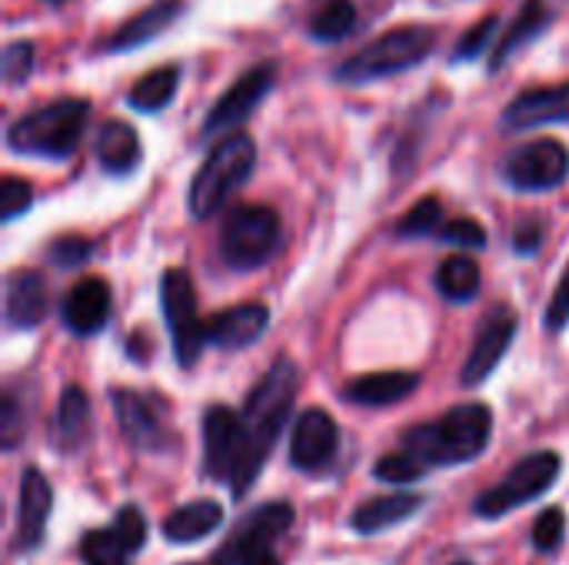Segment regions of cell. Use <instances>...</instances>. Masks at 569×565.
Returning <instances> with one entry per match:
<instances>
[{
  "label": "cell",
  "mask_w": 569,
  "mask_h": 565,
  "mask_svg": "<svg viewBox=\"0 0 569 565\" xmlns=\"http://www.w3.org/2000/svg\"><path fill=\"white\" fill-rule=\"evenodd\" d=\"M297 363L280 356L263 380L250 390L243 413H240V426H243V450L230 480V493L240 503L260 480L280 433L287 430V420L293 413V400H297Z\"/></svg>",
  "instance_id": "cell-1"
},
{
  "label": "cell",
  "mask_w": 569,
  "mask_h": 565,
  "mask_svg": "<svg viewBox=\"0 0 569 565\" xmlns=\"http://www.w3.org/2000/svg\"><path fill=\"white\" fill-rule=\"evenodd\" d=\"M493 436V410L487 403H463L443 413L437 423H420L403 433V446L427 470L437 466H463L483 456Z\"/></svg>",
  "instance_id": "cell-2"
},
{
  "label": "cell",
  "mask_w": 569,
  "mask_h": 565,
  "mask_svg": "<svg viewBox=\"0 0 569 565\" xmlns=\"http://www.w3.org/2000/svg\"><path fill=\"white\" fill-rule=\"evenodd\" d=\"M90 103L80 97H63L33 113H23L7 130V147L20 157L40 160H67L77 153L83 130H87Z\"/></svg>",
  "instance_id": "cell-3"
},
{
  "label": "cell",
  "mask_w": 569,
  "mask_h": 565,
  "mask_svg": "<svg viewBox=\"0 0 569 565\" xmlns=\"http://www.w3.org/2000/svg\"><path fill=\"white\" fill-rule=\"evenodd\" d=\"M253 163H257V143L247 133L223 137L190 180V190H187L190 216L193 220L217 216L227 206V200L250 180Z\"/></svg>",
  "instance_id": "cell-4"
},
{
  "label": "cell",
  "mask_w": 569,
  "mask_h": 565,
  "mask_svg": "<svg viewBox=\"0 0 569 565\" xmlns=\"http://www.w3.org/2000/svg\"><path fill=\"white\" fill-rule=\"evenodd\" d=\"M437 47V30L433 27H393L383 37H377L373 43H367L363 50H357L347 63L337 67V83H350V87H363L403 70H413L417 63H423Z\"/></svg>",
  "instance_id": "cell-5"
},
{
  "label": "cell",
  "mask_w": 569,
  "mask_h": 565,
  "mask_svg": "<svg viewBox=\"0 0 569 565\" xmlns=\"http://www.w3.org/2000/svg\"><path fill=\"white\" fill-rule=\"evenodd\" d=\"M280 246V216L263 203H240L220 230V256L230 270L250 273L273 260Z\"/></svg>",
  "instance_id": "cell-6"
},
{
  "label": "cell",
  "mask_w": 569,
  "mask_h": 565,
  "mask_svg": "<svg viewBox=\"0 0 569 565\" xmlns=\"http://www.w3.org/2000/svg\"><path fill=\"white\" fill-rule=\"evenodd\" d=\"M563 473V460L560 453L553 450H540V453H530L523 456L497 486H490L487 493L477 496L473 503V513L480 519H500L507 513H517L523 509L527 503L540 500L543 493L553 490V483L560 480Z\"/></svg>",
  "instance_id": "cell-7"
},
{
  "label": "cell",
  "mask_w": 569,
  "mask_h": 565,
  "mask_svg": "<svg viewBox=\"0 0 569 565\" xmlns=\"http://www.w3.org/2000/svg\"><path fill=\"white\" fill-rule=\"evenodd\" d=\"M160 306L163 320L173 340V356L180 370H193L203 346H207V320H200L197 310V290L187 270L170 266L160 280Z\"/></svg>",
  "instance_id": "cell-8"
},
{
  "label": "cell",
  "mask_w": 569,
  "mask_h": 565,
  "mask_svg": "<svg viewBox=\"0 0 569 565\" xmlns=\"http://www.w3.org/2000/svg\"><path fill=\"white\" fill-rule=\"evenodd\" d=\"M503 176L520 193H547L563 186L569 176V150L560 140H533L510 153Z\"/></svg>",
  "instance_id": "cell-9"
},
{
  "label": "cell",
  "mask_w": 569,
  "mask_h": 565,
  "mask_svg": "<svg viewBox=\"0 0 569 565\" xmlns=\"http://www.w3.org/2000/svg\"><path fill=\"white\" fill-rule=\"evenodd\" d=\"M293 526V506L290 503H267L253 509L213 553V565H243L250 556L267 553L287 529Z\"/></svg>",
  "instance_id": "cell-10"
},
{
  "label": "cell",
  "mask_w": 569,
  "mask_h": 565,
  "mask_svg": "<svg viewBox=\"0 0 569 565\" xmlns=\"http://www.w3.org/2000/svg\"><path fill=\"white\" fill-rule=\"evenodd\" d=\"M273 80H277L273 63H260V67H250L247 73H240L220 93V100L210 107V113L203 120V137H217V133H227V130L240 127L257 110V103L273 90Z\"/></svg>",
  "instance_id": "cell-11"
},
{
  "label": "cell",
  "mask_w": 569,
  "mask_h": 565,
  "mask_svg": "<svg viewBox=\"0 0 569 565\" xmlns=\"http://www.w3.org/2000/svg\"><path fill=\"white\" fill-rule=\"evenodd\" d=\"M517 310L513 306H493L473 340V350L463 363V373H460V383L467 390L487 383L493 376V370L500 366V360L507 356V350L513 346L517 340Z\"/></svg>",
  "instance_id": "cell-12"
},
{
  "label": "cell",
  "mask_w": 569,
  "mask_h": 565,
  "mask_svg": "<svg viewBox=\"0 0 569 565\" xmlns=\"http://www.w3.org/2000/svg\"><path fill=\"white\" fill-rule=\"evenodd\" d=\"M243 450V426L230 406H210L203 413V473L217 483H230Z\"/></svg>",
  "instance_id": "cell-13"
},
{
  "label": "cell",
  "mask_w": 569,
  "mask_h": 565,
  "mask_svg": "<svg viewBox=\"0 0 569 565\" xmlns=\"http://www.w3.org/2000/svg\"><path fill=\"white\" fill-rule=\"evenodd\" d=\"M340 450V430L330 413L323 410H307L293 423V440H290V463L300 473H320L333 463Z\"/></svg>",
  "instance_id": "cell-14"
},
{
  "label": "cell",
  "mask_w": 569,
  "mask_h": 565,
  "mask_svg": "<svg viewBox=\"0 0 569 565\" xmlns=\"http://www.w3.org/2000/svg\"><path fill=\"white\" fill-rule=\"evenodd\" d=\"M53 506V490L47 483V476L33 466L23 470L20 476V503H17V536L13 546L20 553H33L43 543L47 533V516Z\"/></svg>",
  "instance_id": "cell-15"
},
{
  "label": "cell",
  "mask_w": 569,
  "mask_h": 565,
  "mask_svg": "<svg viewBox=\"0 0 569 565\" xmlns=\"http://www.w3.org/2000/svg\"><path fill=\"white\" fill-rule=\"evenodd\" d=\"M267 326H270V310L263 303H240L207 320V343L227 353L247 350L267 333Z\"/></svg>",
  "instance_id": "cell-16"
},
{
  "label": "cell",
  "mask_w": 569,
  "mask_h": 565,
  "mask_svg": "<svg viewBox=\"0 0 569 565\" xmlns=\"http://www.w3.org/2000/svg\"><path fill=\"white\" fill-rule=\"evenodd\" d=\"M110 403H113V416H117V426L123 433V440L140 450V453H157L167 440L153 406L147 403V396L133 393V390H110Z\"/></svg>",
  "instance_id": "cell-17"
},
{
  "label": "cell",
  "mask_w": 569,
  "mask_h": 565,
  "mask_svg": "<svg viewBox=\"0 0 569 565\" xmlns=\"http://www.w3.org/2000/svg\"><path fill=\"white\" fill-rule=\"evenodd\" d=\"M543 123H569V83L523 90L503 110V127L510 130H533Z\"/></svg>",
  "instance_id": "cell-18"
},
{
  "label": "cell",
  "mask_w": 569,
  "mask_h": 565,
  "mask_svg": "<svg viewBox=\"0 0 569 565\" xmlns=\"http://www.w3.org/2000/svg\"><path fill=\"white\" fill-rule=\"evenodd\" d=\"M63 326L77 336H93L110 320V286L100 276H83L60 306Z\"/></svg>",
  "instance_id": "cell-19"
},
{
  "label": "cell",
  "mask_w": 569,
  "mask_h": 565,
  "mask_svg": "<svg viewBox=\"0 0 569 565\" xmlns=\"http://www.w3.org/2000/svg\"><path fill=\"white\" fill-rule=\"evenodd\" d=\"M7 323L13 330H33L47 316V280L40 270H13L7 276Z\"/></svg>",
  "instance_id": "cell-20"
},
{
  "label": "cell",
  "mask_w": 569,
  "mask_h": 565,
  "mask_svg": "<svg viewBox=\"0 0 569 565\" xmlns=\"http://www.w3.org/2000/svg\"><path fill=\"white\" fill-rule=\"evenodd\" d=\"M417 390H420L417 373H370V376L350 380L343 386V400L363 410H383V406L403 403Z\"/></svg>",
  "instance_id": "cell-21"
},
{
  "label": "cell",
  "mask_w": 569,
  "mask_h": 565,
  "mask_svg": "<svg viewBox=\"0 0 569 565\" xmlns=\"http://www.w3.org/2000/svg\"><path fill=\"white\" fill-rule=\"evenodd\" d=\"M423 496L420 493H393V496H377V500H367L363 506L353 509L350 516V526L360 533V536H373V533H387L400 523H407L410 516H417L423 509Z\"/></svg>",
  "instance_id": "cell-22"
},
{
  "label": "cell",
  "mask_w": 569,
  "mask_h": 565,
  "mask_svg": "<svg viewBox=\"0 0 569 565\" xmlns=\"http://www.w3.org/2000/svg\"><path fill=\"white\" fill-rule=\"evenodd\" d=\"M553 20V10L547 7V0H527L520 7V13L510 20V27L503 30L500 43L493 47V57H490V70L497 73L503 63H510L527 43H533Z\"/></svg>",
  "instance_id": "cell-23"
},
{
  "label": "cell",
  "mask_w": 569,
  "mask_h": 565,
  "mask_svg": "<svg viewBox=\"0 0 569 565\" xmlns=\"http://www.w3.org/2000/svg\"><path fill=\"white\" fill-rule=\"evenodd\" d=\"M220 526H223V506L213 500H197V503L173 509L163 519V539L177 543V546H190V543L213 536Z\"/></svg>",
  "instance_id": "cell-24"
},
{
  "label": "cell",
  "mask_w": 569,
  "mask_h": 565,
  "mask_svg": "<svg viewBox=\"0 0 569 565\" xmlns=\"http://www.w3.org/2000/svg\"><path fill=\"white\" fill-rule=\"evenodd\" d=\"M180 13H183V3H177V0H160V3H153V7H147L143 13H137L133 20H127V23L103 43V50H107V53H120V50L143 47V43H150L153 37H160L170 23H177Z\"/></svg>",
  "instance_id": "cell-25"
},
{
  "label": "cell",
  "mask_w": 569,
  "mask_h": 565,
  "mask_svg": "<svg viewBox=\"0 0 569 565\" xmlns=\"http://www.w3.org/2000/svg\"><path fill=\"white\" fill-rule=\"evenodd\" d=\"M97 160L110 176H127L140 163V137L123 120H107L97 137Z\"/></svg>",
  "instance_id": "cell-26"
},
{
  "label": "cell",
  "mask_w": 569,
  "mask_h": 565,
  "mask_svg": "<svg viewBox=\"0 0 569 565\" xmlns=\"http://www.w3.org/2000/svg\"><path fill=\"white\" fill-rule=\"evenodd\" d=\"M87 430H90V400L80 386H67L60 393V403H57V416H53V436H57V446L73 453L83 446L87 440Z\"/></svg>",
  "instance_id": "cell-27"
},
{
  "label": "cell",
  "mask_w": 569,
  "mask_h": 565,
  "mask_svg": "<svg viewBox=\"0 0 569 565\" xmlns=\"http://www.w3.org/2000/svg\"><path fill=\"white\" fill-rule=\"evenodd\" d=\"M177 87H180V67L167 63V67H157L150 73H143L130 93H127V103L140 113H160L163 107L173 103L177 97Z\"/></svg>",
  "instance_id": "cell-28"
},
{
  "label": "cell",
  "mask_w": 569,
  "mask_h": 565,
  "mask_svg": "<svg viewBox=\"0 0 569 565\" xmlns=\"http://www.w3.org/2000/svg\"><path fill=\"white\" fill-rule=\"evenodd\" d=\"M480 283H483L480 266L470 256H450L437 270V290L450 303H470L480 293Z\"/></svg>",
  "instance_id": "cell-29"
},
{
  "label": "cell",
  "mask_w": 569,
  "mask_h": 565,
  "mask_svg": "<svg viewBox=\"0 0 569 565\" xmlns=\"http://www.w3.org/2000/svg\"><path fill=\"white\" fill-rule=\"evenodd\" d=\"M357 27V3L353 0H330L310 17V37L320 43H340Z\"/></svg>",
  "instance_id": "cell-30"
},
{
  "label": "cell",
  "mask_w": 569,
  "mask_h": 565,
  "mask_svg": "<svg viewBox=\"0 0 569 565\" xmlns=\"http://www.w3.org/2000/svg\"><path fill=\"white\" fill-rule=\"evenodd\" d=\"M443 226V203L437 196H423L417 200L397 223V236L400 240H420L430 236Z\"/></svg>",
  "instance_id": "cell-31"
},
{
  "label": "cell",
  "mask_w": 569,
  "mask_h": 565,
  "mask_svg": "<svg viewBox=\"0 0 569 565\" xmlns=\"http://www.w3.org/2000/svg\"><path fill=\"white\" fill-rule=\"evenodd\" d=\"M80 559L87 565H127L130 553L113 529H90L80 539Z\"/></svg>",
  "instance_id": "cell-32"
},
{
  "label": "cell",
  "mask_w": 569,
  "mask_h": 565,
  "mask_svg": "<svg viewBox=\"0 0 569 565\" xmlns=\"http://www.w3.org/2000/svg\"><path fill=\"white\" fill-rule=\"evenodd\" d=\"M430 470L417 460V456H410L407 450H400V453H387L377 466H373V476L380 480V483H390V486H407V483H417L420 476H427Z\"/></svg>",
  "instance_id": "cell-33"
},
{
  "label": "cell",
  "mask_w": 569,
  "mask_h": 565,
  "mask_svg": "<svg viewBox=\"0 0 569 565\" xmlns=\"http://www.w3.org/2000/svg\"><path fill=\"white\" fill-rule=\"evenodd\" d=\"M563 536H567V513L560 506L543 509L533 523V546L543 556H553L563 546Z\"/></svg>",
  "instance_id": "cell-34"
},
{
  "label": "cell",
  "mask_w": 569,
  "mask_h": 565,
  "mask_svg": "<svg viewBox=\"0 0 569 565\" xmlns=\"http://www.w3.org/2000/svg\"><path fill=\"white\" fill-rule=\"evenodd\" d=\"M437 240L450 243V246H460V250H483L487 246V230L470 216H457V220H450V223H443L437 230Z\"/></svg>",
  "instance_id": "cell-35"
},
{
  "label": "cell",
  "mask_w": 569,
  "mask_h": 565,
  "mask_svg": "<svg viewBox=\"0 0 569 565\" xmlns=\"http://www.w3.org/2000/svg\"><path fill=\"white\" fill-rule=\"evenodd\" d=\"M113 533H117V539L123 543V549L130 553V556H137L140 549H143V543H147V519H143V513L137 509V506H123L117 516H113V526H110Z\"/></svg>",
  "instance_id": "cell-36"
},
{
  "label": "cell",
  "mask_w": 569,
  "mask_h": 565,
  "mask_svg": "<svg viewBox=\"0 0 569 565\" xmlns=\"http://www.w3.org/2000/svg\"><path fill=\"white\" fill-rule=\"evenodd\" d=\"M3 80L10 87H20L30 73H33V43L30 40H13L3 47V60H0Z\"/></svg>",
  "instance_id": "cell-37"
},
{
  "label": "cell",
  "mask_w": 569,
  "mask_h": 565,
  "mask_svg": "<svg viewBox=\"0 0 569 565\" xmlns=\"http://www.w3.org/2000/svg\"><path fill=\"white\" fill-rule=\"evenodd\" d=\"M497 27H500V17L497 13H490V17H483L480 23H473L467 33H463V40L457 43V60L460 63H467V60H477L487 47H490V40H493V33H497Z\"/></svg>",
  "instance_id": "cell-38"
},
{
  "label": "cell",
  "mask_w": 569,
  "mask_h": 565,
  "mask_svg": "<svg viewBox=\"0 0 569 565\" xmlns=\"http://www.w3.org/2000/svg\"><path fill=\"white\" fill-rule=\"evenodd\" d=\"M33 203V186L20 176H3L0 183V216L3 220H17L20 213H27Z\"/></svg>",
  "instance_id": "cell-39"
},
{
  "label": "cell",
  "mask_w": 569,
  "mask_h": 565,
  "mask_svg": "<svg viewBox=\"0 0 569 565\" xmlns=\"http://www.w3.org/2000/svg\"><path fill=\"white\" fill-rule=\"evenodd\" d=\"M90 253H93V246L87 236H60L50 246V263L57 270H80L90 260Z\"/></svg>",
  "instance_id": "cell-40"
},
{
  "label": "cell",
  "mask_w": 569,
  "mask_h": 565,
  "mask_svg": "<svg viewBox=\"0 0 569 565\" xmlns=\"http://www.w3.org/2000/svg\"><path fill=\"white\" fill-rule=\"evenodd\" d=\"M543 236H547V226L543 220L537 216H523L513 230V253L517 256H537L540 246H543Z\"/></svg>",
  "instance_id": "cell-41"
},
{
  "label": "cell",
  "mask_w": 569,
  "mask_h": 565,
  "mask_svg": "<svg viewBox=\"0 0 569 565\" xmlns=\"http://www.w3.org/2000/svg\"><path fill=\"white\" fill-rule=\"evenodd\" d=\"M567 323H569V263H567V270H563V280H560V283H557V290H553L550 306H547V330H550V333H560Z\"/></svg>",
  "instance_id": "cell-42"
},
{
  "label": "cell",
  "mask_w": 569,
  "mask_h": 565,
  "mask_svg": "<svg viewBox=\"0 0 569 565\" xmlns=\"http://www.w3.org/2000/svg\"><path fill=\"white\" fill-rule=\"evenodd\" d=\"M0 433H3V446L13 450L17 440H20V410H17V400L7 393L3 396V420H0Z\"/></svg>",
  "instance_id": "cell-43"
},
{
  "label": "cell",
  "mask_w": 569,
  "mask_h": 565,
  "mask_svg": "<svg viewBox=\"0 0 569 565\" xmlns=\"http://www.w3.org/2000/svg\"><path fill=\"white\" fill-rule=\"evenodd\" d=\"M243 565H280V559H277V556L267 549V553H257V556H250V559H247Z\"/></svg>",
  "instance_id": "cell-44"
},
{
  "label": "cell",
  "mask_w": 569,
  "mask_h": 565,
  "mask_svg": "<svg viewBox=\"0 0 569 565\" xmlns=\"http://www.w3.org/2000/svg\"><path fill=\"white\" fill-rule=\"evenodd\" d=\"M450 565H473L470 559H457V563H450Z\"/></svg>",
  "instance_id": "cell-45"
},
{
  "label": "cell",
  "mask_w": 569,
  "mask_h": 565,
  "mask_svg": "<svg viewBox=\"0 0 569 565\" xmlns=\"http://www.w3.org/2000/svg\"><path fill=\"white\" fill-rule=\"evenodd\" d=\"M47 3H50V7H57V3H63V0H47Z\"/></svg>",
  "instance_id": "cell-46"
},
{
  "label": "cell",
  "mask_w": 569,
  "mask_h": 565,
  "mask_svg": "<svg viewBox=\"0 0 569 565\" xmlns=\"http://www.w3.org/2000/svg\"><path fill=\"white\" fill-rule=\"evenodd\" d=\"M190 565H213V563H210V559H207V563H190Z\"/></svg>",
  "instance_id": "cell-47"
}]
</instances>
